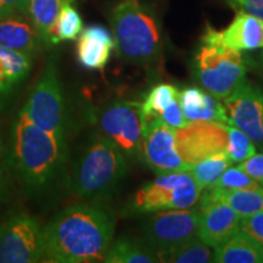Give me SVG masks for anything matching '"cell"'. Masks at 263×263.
Masks as SVG:
<instances>
[{
	"instance_id": "obj_1",
	"label": "cell",
	"mask_w": 263,
	"mask_h": 263,
	"mask_svg": "<svg viewBox=\"0 0 263 263\" xmlns=\"http://www.w3.org/2000/svg\"><path fill=\"white\" fill-rule=\"evenodd\" d=\"M115 227L112 212L97 201L67 206L44 228L45 261L104 262L114 241Z\"/></svg>"
},
{
	"instance_id": "obj_2",
	"label": "cell",
	"mask_w": 263,
	"mask_h": 263,
	"mask_svg": "<svg viewBox=\"0 0 263 263\" xmlns=\"http://www.w3.org/2000/svg\"><path fill=\"white\" fill-rule=\"evenodd\" d=\"M66 154V138L37 127L20 110L11 127L10 162L26 188H47L64 166Z\"/></svg>"
},
{
	"instance_id": "obj_3",
	"label": "cell",
	"mask_w": 263,
	"mask_h": 263,
	"mask_svg": "<svg viewBox=\"0 0 263 263\" xmlns=\"http://www.w3.org/2000/svg\"><path fill=\"white\" fill-rule=\"evenodd\" d=\"M127 173V157L99 132L88 139L72 163L68 190L89 201H101L116 192Z\"/></svg>"
},
{
	"instance_id": "obj_4",
	"label": "cell",
	"mask_w": 263,
	"mask_h": 263,
	"mask_svg": "<svg viewBox=\"0 0 263 263\" xmlns=\"http://www.w3.org/2000/svg\"><path fill=\"white\" fill-rule=\"evenodd\" d=\"M120 57L133 65L156 61L162 49V35L155 12L140 0H122L110 16Z\"/></svg>"
},
{
	"instance_id": "obj_5",
	"label": "cell",
	"mask_w": 263,
	"mask_h": 263,
	"mask_svg": "<svg viewBox=\"0 0 263 263\" xmlns=\"http://www.w3.org/2000/svg\"><path fill=\"white\" fill-rule=\"evenodd\" d=\"M193 66L200 85L221 101L245 81L248 71L241 52L221 43L202 42Z\"/></svg>"
},
{
	"instance_id": "obj_6",
	"label": "cell",
	"mask_w": 263,
	"mask_h": 263,
	"mask_svg": "<svg viewBox=\"0 0 263 263\" xmlns=\"http://www.w3.org/2000/svg\"><path fill=\"white\" fill-rule=\"evenodd\" d=\"M201 186L189 170L157 174V178L132 196L126 211L144 215L163 210L193 209L201 196Z\"/></svg>"
},
{
	"instance_id": "obj_7",
	"label": "cell",
	"mask_w": 263,
	"mask_h": 263,
	"mask_svg": "<svg viewBox=\"0 0 263 263\" xmlns=\"http://www.w3.org/2000/svg\"><path fill=\"white\" fill-rule=\"evenodd\" d=\"M29 120L42 129L66 138V107L64 91L54 59L42 72L27 103L22 107Z\"/></svg>"
},
{
	"instance_id": "obj_8",
	"label": "cell",
	"mask_w": 263,
	"mask_h": 263,
	"mask_svg": "<svg viewBox=\"0 0 263 263\" xmlns=\"http://www.w3.org/2000/svg\"><path fill=\"white\" fill-rule=\"evenodd\" d=\"M44 228L34 217L16 213L0 226V263L45 261Z\"/></svg>"
},
{
	"instance_id": "obj_9",
	"label": "cell",
	"mask_w": 263,
	"mask_h": 263,
	"mask_svg": "<svg viewBox=\"0 0 263 263\" xmlns=\"http://www.w3.org/2000/svg\"><path fill=\"white\" fill-rule=\"evenodd\" d=\"M99 132L112 141L126 157L141 154L144 118L141 104L136 101H115L98 112Z\"/></svg>"
},
{
	"instance_id": "obj_10",
	"label": "cell",
	"mask_w": 263,
	"mask_h": 263,
	"mask_svg": "<svg viewBox=\"0 0 263 263\" xmlns=\"http://www.w3.org/2000/svg\"><path fill=\"white\" fill-rule=\"evenodd\" d=\"M199 211L186 210H163L153 212L144 224V236L150 248L166 252L197 236Z\"/></svg>"
},
{
	"instance_id": "obj_11",
	"label": "cell",
	"mask_w": 263,
	"mask_h": 263,
	"mask_svg": "<svg viewBox=\"0 0 263 263\" xmlns=\"http://www.w3.org/2000/svg\"><path fill=\"white\" fill-rule=\"evenodd\" d=\"M176 145L180 159L189 168L211 155L226 151L228 146V130L226 124L217 122H188L176 129Z\"/></svg>"
},
{
	"instance_id": "obj_12",
	"label": "cell",
	"mask_w": 263,
	"mask_h": 263,
	"mask_svg": "<svg viewBox=\"0 0 263 263\" xmlns=\"http://www.w3.org/2000/svg\"><path fill=\"white\" fill-rule=\"evenodd\" d=\"M140 156L156 174L188 170L176 145V129L159 118L145 122Z\"/></svg>"
},
{
	"instance_id": "obj_13",
	"label": "cell",
	"mask_w": 263,
	"mask_h": 263,
	"mask_svg": "<svg viewBox=\"0 0 263 263\" xmlns=\"http://www.w3.org/2000/svg\"><path fill=\"white\" fill-rule=\"evenodd\" d=\"M222 101L230 126L245 132L263 147V91L245 80Z\"/></svg>"
},
{
	"instance_id": "obj_14",
	"label": "cell",
	"mask_w": 263,
	"mask_h": 263,
	"mask_svg": "<svg viewBox=\"0 0 263 263\" xmlns=\"http://www.w3.org/2000/svg\"><path fill=\"white\" fill-rule=\"evenodd\" d=\"M197 236L211 248H217L240 229L241 217L221 200L199 201Z\"/></svg>"
},
{
	"instance_id": "obj_15",
	"label": "cell",
	"mask_w": 263,
	"mask_h": 263,
	"mask_svg": "<svg viewBox=\"0 0 263 263\" xmlns=\"http://www.w3.org/2000/svg\"><path fill=\"white\" fill-rule=\"evenodd\" d=\"M203 43H221L235 50H255L263 48V20L240 10L232 24L223 31L207 26Z\"/></svg>"
},
{
	"instance_id": "obj_16",
	"label": "cell",
	"mask_w": 263,
	"mask_h": 263,
	"mask_svg": "<svg viewBox=\"0 0 263 263\" xmlns=\"http://www.w3.org/2000/svg\"><path fill=\"white\" fill-rule=\"evenodd\" d=\"M179 94L178 88L170 83H160L153 87L141 103L144 123L159 118L174 129L185 126L188 121L184 117Z\"/></svg>"
},
{
	"instance_id": "obj_17",
	"label": "cell",
	"mask_w": 263,
	"mask_h": 263,
	"mask_svg": "<svg viewBox=\"0 0 263 263\" xmlns=\"http://www.w3.org/2000/svg\"><path fill=\"white\" fill-rule=\"evenodd\" d=\"M116 42L110 31L100 25L84 28L78 37L77 60L87 70L101 71L110 61Z\"/></svg>"
},
{
	"instance_id": "obj_18",
	"label": "cell",
	"mask_w": 263,
	"mask_h": 263,
	"mask_svg": "<svg viewBox=\"0 0 263 263\" xmlns=\"http://www.w3.org/2000/svg\"><path fill=\"white\" fill-rule=\"evenodd\" d=\"M0 45L33 58L45 44L27 15H12L0 18Z\"/></svg>"
},
{
	"instance_id": "obj_19",
	"label": "cell",
	"mask_w": 263,
	"mask_h": 263,
	"mask_svg": "<svg viewBox=\"0 0 263 263\" xmlns=\"http://www.w3.org/2000/svg\"><path fill=\"white\" fill-rule=\"evenodd\" d=\"M179 101L184 117L188 122L207 121V122L229 124L226 107L221 100L210 93H205L199 88L192 87L180 91Z\"/></svg>"
},
{
	"instance_id": "obj_20",
	"label": "cell",
	"mask_w": 263,
	"mask_h": 263,
	"mask_svg": "<svg viewBox=\"0 0 263 263\" xmlns=\"http://www.w3.org/2000/svg\"><path fill=\"white\" fill-rule=\"evenodd\" d=\"M32 64V57L0 45V106L27 78Z\"/></svg>"
},
{
	"instance_id": "obj_21",
	"label": "cell",
	"mask_w": 263,
	"mask_h": 263,
	"mask_svg": "<svg viewBox=\"0 0 263 263\" xmlns=\"http://www.w3.org/2000/svg\"><path fill=\"white\" fill-rule=\"evenodd\" d=\"M213 262L263 263V248L241 230L215 248Z\"/></svg>"
},
{
	"instance_id": "obj_22",
	"label": "cell",
	"mask_w": 263,
	"mask_h": 263,
	"mask_svg": "<svg viewBox=\"0 0 263 263\" xmlns=\"http://www.w3.org/2000/svg\"><path fill=\"white\" fill-rule=\"evenodd\" d=\"M74 0H28L27 12L31 22L45 45H55L54 28L64 3Z\"/></svg>"
},
{
	"instance_id": "obj_23",
	"label": "cell",
	"mask_w": 263,
	"mask_h": 263,
	"mask_svg": "<svg viewBox=\"0 0 263 263\" xmlns=\"http://www.w3.org/2000/svg\"><path fill=\"white\" fill-rule=\"evenodd\" d=\"M104 262L106 263H155L160 262L156 251L139 240L122 238L111 242Z\"/></svg>"
},
{
	"instance_id": "obj_24",
	"label": "cell",
	"mask_w": 263,
	"mask_h": 263,
	"mask_svg": "<svg viewBox=\"0 0 263 263\" xmlns=\"http://www.w3.org/2000/svg\"><path fill=\"white\" fill-rule=\"evenodd\" d=\"M211 246L203 242L199 236L188 240L184 244L177 246L173 250L157 254L160 262L170 263H207L213 262Z\"/></svg>"
},
{
	"instance_id": "obj_25",
	"label": "cell",
	"mask_w": 263,
	"mask_h": 263,
	"mask_svg": "<svg viewBox=\"0 0 263 263\" xmlns=\"http://www.w3.org/2000/svg\"><path fill=\"white\" fill-rule=\"evenodd\" d=\"M232 163L233 161L229 159L226 151H221V153H217L215 155H211L195 163L188 170L196 182L199 183V185L201 186V189H203L206 186L212 185L221 177V174L232 166Z\"/></svg>"
},
{
	"instance_id": "obj_26",
	"label": "cell",
	"mask_w": 263,
	"mask_h": 263,
	"mask_svg": "<svg viewBox=\"0 0 263 263\" xmlns=\"http://www.w3.org/2000/svg\"><path fill=\"white\" fill-rule=\"evenodd\" d=\"M83 31V21L76 9L74 2H66L62 4L55 22L54 35L57 44L64 41H76Z\"/></svg>"
},
{
	"instance_id": "obj_27",
	"label": "cell",
	"mask_w": 263,
	"mask_h": 263,
	"mask_svg": "<svg viewBox=\"0 0 263 263\" xmlns=\"http://www.w3.org/2000/svg\"><path fill=\"white\" fill-rule=\"evenodd\" d=\"M226 127L228 130V146L226 153L233 162L240 163L255 155L256 146L254 141L245 132L230 124H226Z\"/></svg>"
},
{
	"instance_id": "obj_28",
	"label": "cell",
	"mask_w": 263,
	"mask_h": 263,
	"mask_svg": "<svg viewBox=\"0 0 263 263\" xmlns=\"http://www.w3.org/2000/svg\"><path fill=\"white\" fill-rule=\"evenodd\" d=\"M212 188L219 192H232L242 189H261L262 185L239 167H229L212 184Z\"/></svg>"
},
{
	"instance_id": "obj_29",
	"label": "cell",
	"mask_w": 263,
	"mask_h": 263,
	"mask_svg": "<svg viewBox=\"0 0 263 263\" xmlns=\"http://www.w3.org/2000/svg\"><path fill=\"white\" fill-rule=\"evenodd\" d=\"M239 230L263 248V211L241 218Z\"/></svg>"
},
{
	"instance_id": "obj_30",
	"label": "cell",
	"mask_w": 263,
	"mask_h": 263,
	"mask_svg": "<svg viewBox=\"0 0 263 263\" xmlns=\"http://www.w3.org/2000/svg\"><path fill=\"white\" fill-rule=\"evenodd\" d=\"M238 167L263 186V154H255L248 160L240 162Z\"/></svg>"
},
{
	"instance_id": "obj_31",
	"label": "cell",
	"mask_w": 263,
	"mask_h": 263,
	"mask_svg": "<svg viewBox=\"0 0 263 263\" xmlns=\"http://www.w3.org/2000/svg\"><path fill=\"white\" fill-rule=\"evenodd\" d=\"M28 0H0V18L12 15H26Z\"/></svg>"
},
{
	"instance_id": "obj_32",
	"label": "cell",
	"mask_w": 263,
	"mask_h": 263,
	"mask_svg": "<svg viewBox=\"0 0 263 263\" xmlns=\"http://www.w3.org/2000/svg\"><path fill=\"white\" fill-rule=\"evenodd\" d=\"M241 10L256 17L263 20V0H244L241 5H239Z\"/></svg>"
},
{
	"instance_id": "obj_33",
	"label": "cell",
	"mask_w": 263,
	"mask_h": 263,
	"mask_svg": "<svg viewBox=\"0 0 263 263\" xmlns=\"http://www.w3.org/2000/svg\"><path fill=\"white\" fill-rule=\"evenodd\" d=\"M6 190V178H5V172L4 168H3V164L0 162V200L4 197Z\"/></svg>"
},
{
	"instance_id": "obj_34",
	"label": "cell",
	"mask_w": 263,
	"mask_h": 263,
	"mask_svg": "<svg viewBox=\"0 0 263 263\" xmlns=\"http://www.w3.org/2000/svg\"><path fill=\"white\" fill-rule=\"evenodd\" d=\"M242 2H244V0H235V3H236V5H241L242 4Z\"/></svg>"
},
{
	"instance_id": "obj_35",
	"label": "cell",
	"mask_w": 263,
	"mask_h": 263,
	"mask_svg": "<svg viewBox=\"0 0 263 263\" xmlns=\"http://www.w3.org/2000/svg\"><path fill=\"white\" fill-rule=\"evenodd\" d=\"M3 151V141H2V138H0V154H2Z\"/></svg>"
},
{
	"instance_id": "obj_36",
	"label": "cell",
	"mask_w": 263,
	"mask_h": 263,
	"mask_svg": "<svg viewBox=\"0 0 263 263\" xmlns=\"http://www.w3.org/2000/svg\"><path fill=\"white\" fill-rule=\"evenodd\" d=\"M261 65H262V68H263V52H262V55H261Z\"/></svg>"
}]
</instances>
